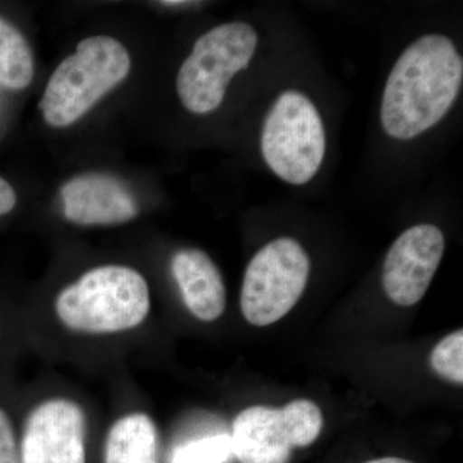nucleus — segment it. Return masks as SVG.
<instances>
[{"instance_id":"nucleus-1","label":"nucleus","mask_w":463,"mask_h":463,"mask_svg":"<svg viewBox=\"0 0 463 463\" xmlns=\"http://www.w3.org/2000/svg\"><path fill=\"white\" fill-rule=\"evenodd\" d=\"M463 80V60L444 35H425L411 44L390 72L381 123L390 137L412 139L437 125L452 108Z\"/></svg>"},{"instance_id":"nucleus-2","label":"nucleus","mask_w":463,"mask_h":463,"mask_svg":"<svg viewBox=\"0 0 463 463\" xmlns=\"http://www.w3.org/2000/svg\"><path fill=\"white\" fill-rule=\"evenodd\" d=\"M56 315L69 330L109 335L133 330L148 317V283L125 265H102L84 273L58 294Z\"/></svg>"},{"instance_id":"nucleus-3","label":"nucleus","mask_w":463,"mask_h":463,"mask_svg":"<svg viewBox=\"0 0 463 463\" xmlns=\"http://www.w3.org/2000/svg\"><path fill=\"white\" fill-rule=\"evenodd\" d=\"M130 66L127 48L111 36H90L79 43L45 87L39 102L45 123L53 128L74 124L125 80Z\"/></svg>"},{"instance_id":"nucleus-4","label":"nucleus","mask_w":463,"mask_h":463,"mask_svg":"<svg viewBox=\"0 0 463 463\" xmlns=\"http://www.w3.org/2000/svg\"><path fill=\"white\" fill-rule=\"evenodd\" d=\"M258 33L246 23L219 25L200 36L176 76V93L192 114L215 111L233 76L249 66Z\"/></svg>"},{"instance_id":"nucleus-5","label":"nucleus","mask_w":463,"mask_h":463,"mask_svg":"<svg viewBox=\"0 0 463 463\" xmlns=\"http://www.w3.org/2000/svg\"><path fill=\"white\" fill-rule=\"evenodd\" d=\"M260 145L265 163L282 181H312L326 152L325 128L312 100L298 90L283 91L265 118Z\"/></svg>"},{"instance_id":"nucleus-6","label":"nucleus","mask_w":463,"mask_h":463,"mask_svg":"<svg viewBox=\"0 0 463 463\" xmlns=\"http://www.w3.org/2000/svg\"><path fill=\"white\" fill-rule=\"evenodd\" d=\"M310 260L297 240L282 237L259 250L246 268L241 312L250 325H273L291 312L309 279Z\"/></svg>"},{"instance_id":"nucleus-7","label":"nucleus","mask_w":463,"mask_h":463,"mask_svg":"<svg viewBox=\"0 0 463 463\" xmlns=\"http://www.w3.org/2000/svg\"><path fill=\"white\" fill-rule=\"evenodd\" d=\"M322 428L321 410L307 399L282 408L249 407L233 422V455L241 463H288L294 448L315 443Z\"/></svg>"},{"instance_id":"nucleus-8","label":"nucleus","mask_w":463,"mask_h":463,"mask_svg":"<svg viewBox=\"0 0 463 463\" xmlns=\"http://www.w3.org/2000/svg\"><path fill=\"white\" fill-rule=\"evenodd\" d=\"M446 250V239L437 225L408 228L386 254L383 286L392 303L416 306L428 291Z\"/></svg>"},{"instance_id":"nucleus-9","label":"nucleus","mask_w":463,"mask_h":463,"mask_svg":"<svg viewBox=\"0 0 463 463\" xmlns=\"http://www.w3.org/2000/svg\"><path fill=\"white\" fill-rule=\"evenodd\" d=\"M87 420L69 399L43 402L30 413L21 443V463H85Z\"/></svg>"},{"instance_id":"nucleus-10","label":"nucleus","mask_w":463,"mask_h":463,"mask_svg":"<svg viewBox=\"0 0 463 463\" xmlns=\"http://www.w3.org/2000/svg\"><path fill=\"white\" fill-rule=\"evenodd\" d=\"M63 215L79 225L127 223L139 213L138 203L120 179L105 173H85L60 191Z\"/></svg>"},{"instance_id":"nucleus-11","label":"nucleus","mask_w":463,"mask_h":463,"mask_svg":"<svg viewBox=\"0 0 463 463\" xmlns=\"http://www.w3.org/2000/svg\"><path fill=\"white\" fill-rule=\"evenodd\" d=\"M174 279L188 310L203 322L223 316L227 291L214 261L199 249H182L172 259Z\"/></svg>"},{"instance_id":"nucleus-12","label":"nucleus","mask_w":463,"mask_h":463,"mask_svg":"<svg viewBox=\"0 0 463 463\" xmlns=\"http://www.w3.org/2000/svg\"><path fill=\"white\" fill-rule=\"evenodd\" d=\"M157 430L148 414L121 417L109 429L103 463H158Z\"/></svg>"},{"instance_id":"nucleus-13","label":"nucleus","mask_w":463,"mask_h":463,"mask_svg":"<svg viewBox=\"0 0 463 463\" xmlns=\"http://www.w3.org/2000/svg\"><path fill=\"white\" fill-rule=\"evenodd\" d=\"M35 63L32 48L16 26L0 17V85L23 90L32 84Z\"/></svg>"},{"instance_id":"nucleus-14","label":"nucleus","mask_w":463,"mask_h":463,"mask_svg":"<svg viewBox=\"0 0 463 463\" xmlns=\"http://www.w3.org/2000/svg\"><path fill=\"white\" fill-rule=\"evenodd\" d=\"M232 456L230 435H214L176 448L172 463H225Z\"/></svg>"},{"instance_id":"nucleus-15","label":"nucleus","mask_w":463,"mask_h":463,"mask_svg":"<svg viewBox=\"0 0 463 463\" xmlns=\"http://www.w3.org/2000/svg\"><path fill=\"white\" fill-rule=\"evenodd\" d=\"M430 365L441 379L463 383V331L447 335L439 341L430 354Z\"/></svg>"},{"instance_id":"nucleus-16","label":"nucleus","mask_w":463,"mask_h":463,"mask_svg":"<svg viewBox=\"0 0 463 463\" xmlns=\"http://www.w3.org/2000/svg\"><path fill=\"white\" fill-rule=\"evenodd\" d=\"M0 463H21L14 428L3 410H0Z\"/></svg>"},{"instance_id":"nucleus-17","label":"nucleus","mask_w":463,"mask_h":463,"mask_svg":"<svg viewBox=\"0 0 463 463\" xmlns=\"http://www.w3.org/2000/svg\"><path fill=\"white\" fill-rule=\"evenodd\" d=\"M17 203L16 192L5 179L0 176V216L8 214Z\"/></svg>"},{"instance_id":"nucleus-18","label":"nucleus","mask_w":463,"mask_h":463,"mask_svg":"<svg viewBox=\"0 0 463 463\" xmlns=\"http://www.w3.org/2000/svg\"><path fill=\"white\" fill-rule=\"evenodd\" d=\"M365 463H414L408 461V459L398 458V457H385V458L373 459V461Z\"/></svg>"},{"instance_id":"nucleus-19","label":"nucleus","mask_w":463,"mask_h":463,"mask_svg":"<svg viewBox=\"0 0 463 463\" xmlns=\"http://www.w3.org/2000/svg\"><path fill=\"white\" fill-rule=\"evenodd\" d=\"M160 5H166V7H181V5H194L192 2H160Z\"/></svg>"}]
</instances>
